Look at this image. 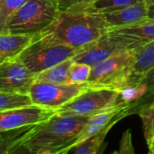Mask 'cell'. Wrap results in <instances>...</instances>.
I'll list each match as a JSON object with an SVG mask.
<instances>
[{
    "mask_svg": "<svg viewBox=\"0 0 154 154\" xmlns=\"http://www.w3.org/2000/svg\"><path fill=\"white\" fill-rule=\"evenodd\" d=\"M89 1L91 0H54L60 12L74 9L86 4Z\"/></svg>",
    "mask_w": 154,
    "mask_h": 154,
    "instance_id": "24",
    "label": "cell"
},
{
    "mask_svg": "<svg viewBox=\"0 0 154 154\" xmlns=\"http://www.w3.org/2000/svg\"><path fill=\"white\" fill-rule=\"evenodd\" d=\"M149 152H150L151 154H154V144H152L150 147H149Z\"/></svg>",
    "mask_w": 154,
    "mask_h": 154,
    "instance_id": "29",
    "label": "cell"
},
{
    "mask_svg": "<svg viewBox=\"0 0 154 154\" xmlns=\"http://www.w3.org/2000/svg\"><path fill=\"white\" fill-rule=\"evenodd\" d=\"M32 104L33 103L28 94L0 92V112Z\"/></svg>",
    "mask_w": 154,
    "mask_h": 154,
    "instance_id": "20",
    "label": "cell"
},
{
    "mask_svg": "<svg viewBox=\"0 0 154 154\" xmlns=\"http://www.w3.org/2000/svg\"><path fill=\"white\" fill-rule=\"evenodd\" d=\"M139 48L117 53L92 67L87 85L122 91L129 86Z\"/></svg>",
    "mask_w": 154,
    "mask_h": 154,
    "instance_id": "3",
    "label": "cell"
},
{
    "mask_svg": "<svg viewBox=\"0 0 154 154\" xmlns=\"http://www.w3.org/2000/svg\"><path fill=\"white\" fill-rule=\"evenodd\" d=\"M124 50H130L123 43L106 33L95 42L78 50L72 57L73 62L85 63L91 67L104 59Z\"/></svg>",
    "mask_w": 154,
    "mask_h": 154,
    "instance_id": "11",
    "label": "cell"
},
{
    "mask_svg": "<svg viewBox=\"0 0 154 154\" xmlns=\"http://www.w3.org/2000/svg\"><path fill=\"white\" fill-rule=\"evenodd\" d=\"M34 37L35 35H32L0 34V64L19 57L22 52L32 43Z\"/></svg>",
    "mask_w": 154,
    "mask_h": 154,
    "instance_id": "14",
    "label": "cell"
},
{
    "mask_svg": "<svg viewBox=\"0 0 154 154\" xmlns=\"http://www.w3.org/2000/svg\"><path fill=\"white\" fill-rule=\"evenodd\" d=\"M78 52L57 43L48 42L35 36L19 55L20 60L34 74H38L65 60L72 58Z\"/></svg>",
    "mask_w": 154,
    "mask_h": 154,
    "instance_id": "5",
    "label": "cell"
},
{
    "mask_svg": "<svg viewBox=\"0 0 154 154\" xmlns=\"http://www.w3.org/2000/svg\"><path fill=\"white\" fill-rule=\"evenodd\" d=\"M140 85L146 86L149 94H154V68L144 76Z\"/></svg>",
    "mask_w": 154,
    "mask_h": 154,
    "instance_id": "26",
    "label": "cell"
},
{
    "mask_svg": "<svg viewBox=\"0 0 154 154\" xmlns=\"http://www.w3.org/2000/svg\"><path fill=\"white\" fill-rule=\"evenodd\" d=\"M154 68V41L140 47L135 58L129 86L140 85L144 76Z\"/></svg>",
    "mask_w": 154,
    "mask_h": 154,
    "instance_id": "15",
    "label": "cell"
},
{
    "mask_svg": "<svg viewBox=\"0 0 154 154\" xmlns=\"http://www.w3.org/2000/svg\"><path fill=\"white\" fill-rule=\"evenodd\" d=\"M35 126V125H34ZM33 126L6 131L0 138V154H8L11 148L21 141Z\"/></svg>",
    "mask_w": 154,
    "mask_h": 154,
    "instance_id": "21",
    "label": "cell"
},
{
    "mask_svg": "<svg viewBox=\"0 0 154 154\" xmlns=\"http://www.w3.org/2000/svg\"><path fill=\"white\" fill-rule=\"evenodd\" d=\"M72 63V58H70L36 74L35 82L54 85L72 84L70 80V67Z\"/></svg>",
    "mask_w": 154,
    "mask_h": 154,
    "instance_id": "16",
    "label": "cell"
},
{
    "mask_svg": "<svg viewBox=\"0 0 154 154\" xmlns=\"http://www.w3.org/2000/svg\"><path fill=\"white\" fill-rule=\"evenodd\" d=\"M110 130L106 129L78 144L73 149H75L73 154H103L106 146L104 140Z\"/></svg>",
    "mask_w": 154,
    "mask_h": 154,
    "instance_id": "19",
    "label": "cell"
},
{
    "mask_svg": "<svg viewBox=\"0 0 154 154\" xmlns=\"http://www.w3.org/2000/svg\"><path fill=\"white\" fill-rule=\"evenodd\" d=\"M143 1L144 0H91L86 4L71 10H83L94 14H100L121 9Z\"/></svg>",
    "mask_w": 154,
    "mask_h": 154,
    "instance_id": "17",
    "label": "cell"
},
{
    "mask_svg": "<svg viewBox=\"0 0 154 154\" xmlns=\"http://www.w3.org/2000/svg\"><path fill=\"white\" fill-rule=\"evenodd\" d=\"M88 88L86 83L54 85L35 82L28 95L33 104L57 111Z\"/></svg>",
    "mask_w": 154,
    "mask_h": 154,
    "instance_id": "7",
    "label": "cell"
},
{
    "mask_svg": "<svg viewBox=\"0 0 154 154\" xmlns=\"http://www.w3.org/2000/svg\"><path fill=\"white\" fill-rule=\"evenodd\" d=\"M137 105V103H122L90 116L85 127L73 142V149L81 142L91 137H94L101 131L106 129H112L119 121L132 113Z\"/></svg>",
    "mask_w": 154,
    "mask_h": 154,
    "instance_id": "10",
    "label": "cell"
},
{
    "mask_svg": "<svg viewBox=\"0 0 154 154\" xmlns=\"http://www.w3.org/2000/svg\"><path fill=\"white\" fill-rule=\"evenodd\" d=\"M147 4H154V0H144Z\"/></svg>",
    "mask_w": 154,
    "mask_h": 154,
    "instance_id": "30",
    "label": "cell"
},
{
    "mask_svg": "<svg viewBox=\"0 0 154 154\" xmlns=\"http://www.w3.org/2000/svg\"><path fill=\"white\" fill-rule=\"evenodd\" d=\"M69 151H70V150H68V149H65V150H63V151H61L59 154H68V153H69Z\"/></svg>",
    "mask_w": 154,
    "mask_h": 154,
    "instance_id": "31",
    "label": "cell"
},
{
    "mask_svg": "<svg viewBox=\"0 0 154 154\" xmlns=\"http://www.w3.org/2000/svg\"><path fill=\"white\" fill-rule=\"evenodd\" d=\"M118 154H135L131 142V134L130 130H127L122 137Z\"/></svg>",
    "mask_w": 154,
    "mask_h": 154,
    "instance_id": "25",
    "label": "cell"
},
{
    "mask_svg": "<svg viewBox=\"0 0 154 154\" xmlns=\"http://www.w3.org/2000/svg\"><path fill=\"white\" fill-rule=\"evenodd\" d=\"M26 2V0H4L0 7V34L8 33L7 26L10 17Z\"/></svg>",
    "mask_w": 154,
    "mask_h": 154,
    "instance_id": "22",
    "label": "cell"
},
{
    "mask_svg": "<svg viewBox=\"0 0 154 154\" xmlns=\"http://www.w3.org/2000/svg\"><path fill=\"white\" fill-rule=\"evenodd\" d=\"M107 33L130 49L140 48L154 41V20L147 18L131 26L111 28Z\"/></svg>",
    "mask_w": 154,
    "mask_h": 154,
    "instance_id": "12",
    "label": "cell"
},
{
    "mask_svg": "<svg viewBox=\"0 0 154 154\" xmlns=\"http://www.w3.org/2000/svg\"><path fill=\"white\" fill-rule=\"evenodd\" d=\"M89 119L90 116L66 115L56 112L47 121L33 126L22 141L34 152L48 150L58 154L65 149L71 150Z\"/></svg>",
    "mask_w": 154,
    "mask_h": 154,
    "instance_id": "2",
    "label": "cell"
},
{
    "mask_svg": "<svg viewBox=\"0 0 154 154\" xmlns=\"http://www.w3.org/2000/svg\"><path fill=\"white\" fill-rule=\"evenodd\" d=\"M3 2H4V0H0V7H1V5H2Z\"/></svg>",
    "mask_w": 154,
    "mask_h": 154,
    "instance_id": "34",
    "label": "cell"
},
{
    "mask_svg": "<svg viewBox=\"0 0 154 154\" xmlns=\"http://www.w3.org/2000/svg\"><path fill=\"white\" fill-rule=\"evenodd\" d=\"M108 30L98 14L67 10L60 12L53 23L35 36L79 50L103 36Z\"/></svg>",
    "mask_w": 154,
    "mask_h": 154,
    "instance_id": "1",
    "label": "cell"
},
{
    "mask_svg": "<svg viewBox=\"0 0 154 154\" xmlns=\"http://www.w3.org/2000/svg\"><path fill=\"white\" fill-rule=\"evenodd\" d=\"M138 114L142 122L144 138L148 147H150L154 144V100L140 105L138 109Z\"/></svg>",
    "mask_w": 154,
    "mask_h": 154,
    "instance_id": "18",
    "label": "cell"
},
{
    "mask_svg": "<svg viewBox=\"0 0 154 154\" xmlns=\"http://www.w3.org/2000/svg\"><path fill=\"white\" fill-rule=\"evenodd\" d=\"M35 81V74L25 65L19 57L0 64V92L28 94Z\"/></svg>",
    "mask_w": 154,
    "mask_h": 154,
    "instance_id": "8",
    "label": "cell"
},
{
    "mask_svg": "<svg viewBox=\"0 0 154 154\" xmlns=\"http://www.w3.org/2000/svg\"><path fill=\"white\" fill-rule=\"evenodd\" d=\"M56 110L28 105L0 112V132L40 124L56 113Z\"/></svg>",
    "mask_w": 154,
    "mask_h": 154,
    "instance_id": "9",
    "label": "cell"
},
{
    "mask_svg": "<svg viewBox=\"0 0 154 154\" xmlns=\"http://www.w3.org/2000/svg\"><path fill=\"white\" fill-rule=\"evenodd\" d=\"M92 67L85 63L73 62L70 67V80L72 84H85L91 74Z\"/></svg>",
    "mask_w": 154,
    "mask_h": 154,
    "instance_id": "23",
    "label": "cell"
},
{
    "mask_svg": "<svg viewBox=\"0 0 154 154\" xmlns=\"http://www.w3.org/2000/svg\"><path fill=\"white\" fill-rule=\"evenodd\" d=\"M147 18L154 20V4H148V15Z\"/></svg>",
    "mask_w": 154,
    "mask_h": 154,
    "instance_id": "28",
    "label": "cell"
},
{
    "mask_svg": "<svg viewBox=\"0 0 154 154\" xmlns=\"http://www.w3.org/2000/svg\"><path fill=\"white\" fill-rule=\"evenodd\" d=\"M5 132H6V131H5ZM5 132H0V138H1V137L3 136V134H4Z\"/></svg>",
    "mask_w": 154,
    "mask_h": 154,
    "instance_id": "33",
    "label": "cell"
},
{
    "mask_svg": "<svg viewBox=\"0 0 154 154\" xmlns=\"http://www.w3.org/2000/svg\"><path fill=\"white\" fill-rule=\"evenodd\" d=\"M148 154H151V153H150V152H149V153H148Z\"/></svg>",
    "mask_w": 154,
    "mask_h": 154,
    "instance_id": "35",
    "label": "cell"
},
{
    "mask_svg": "<svg viewBox=\"0 0 154 154\" xmlns=\"http://www.w3.org/2000/svg\"><path fill=\"white\" fill-rule=\"evenodd\" d=\"M109 29L127 26L147 19L148 4L143 1L121 9L98 14Z\"/></svg>",
    "mask_w": 154,
    "mask_h": 154,
    "instance_id": "13",
    "label": "cell"
},
{
    "mask_svg": "<svg viewBox=\"0 0 154 154\" xmlns=\"http://www.w3.org/2000/svg\"><path fill=\"white\" fill-rule=\"evenodd\" d=\"M59 13L54 0H26L10 17L7 32L35 35L50 26Z\"/></svg>",
    "mask_w": 154,
    "mask_h": 154,
    "instance_id": "4",
    "label": "cell"
},
{
    "mask_svg": "<svg viewBox=\"0 0 154 154\" xmlns=\"http://www.w3.org/2000/svg\"><path fill=\"white\" fill-rule=\"evenodd\" d=\"M22 140L13 146L8 154H37L36 152L32 151L26 144L23 143Z\"/></svg>",
    "mask_w": 154,
    "mask_h": 154,
    "instance_id": "27",
    "label": "cell"
},
{
    "mask_svg": "<svg viewBox=\"0 0 154 154\" xmlns=\"http://www.w3.org/2000/svg\"><path fill=\"white\" fill-rule=\"evenodd\" d=\"M122 103H124L122 100V92L119 90L89 87L62 108L58 109L57 113L92 116Z\"/></svg>",
    "mask_w": 154,
    "mask_h": 154,
    "instance_id": "6",
    "label": "cell"
},
{
    "mask_svg": "<svg viewBox=\"0 0 154 154\" xmlns=\"http://www.w3.org/2000/svg\"><path fill=\"white\" fill-rule=\"evenodd\" d=\"M112 154H118V150H115V151H113Z\"/></svg>",
    "mask_w": 154,
    "mask_h": 154,
    "instance_id": "32",
    "label": "cell"
}]
</instances>
